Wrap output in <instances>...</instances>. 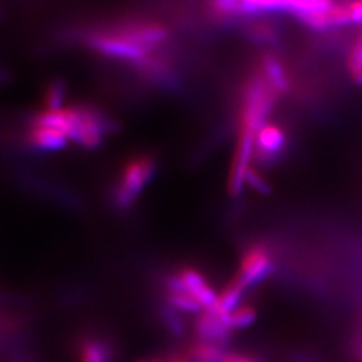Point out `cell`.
<instances>
[{"mask_svg": "<svg viewBox=\"0 0 362 362\" xmlns=\"http://www.w3.org/2000/svg\"><path fill=\"white\" fill-rule=\"evenodd\" d=\"M177 275L185 291L189 293L204 310L214 309L216 306L219 294H216V291L209 286L206 276L202 272L192 267H185L177 272Z\"/></svg>", "mask_w": 362, "mask_h": 362, "instance_id": "30bf717a", "label": "cell"}, {"mask_svg": "<svg viewBox=\"0 0 362 362\" xmlns=\"http://www.w3.org/2000/svg\"><path fill=\"white\" fill-rule=\"evenodd\" d=\"M167 300L175 310L196 314L204 310L202 305L187 291H167Z\"/></svg>", "mask_w": 362, "mask_h": 362, "instance_id": "9a60e30c", "label": "cell"}, {"mask_svg": "<svg viewBox=\"0 0 362 362\" xmlns=\"http://www.w3.org/2000/svg\"><path fill=\"white\" fill-rule=\"evenodd\" d=\"M246 182L259 194H270V191H272L270 184L260 175V172L255 168H250V170H248Z\"/></svg>", "mask_w": 362, "mask_h": 362, "instance_id": "d6986e66", "label": "cell"}, {"mask_svg": "<svg viewBox=\"0 0 362 362\" xmlns=\"http://www.w3.org/2000/svg\"><path fill=\"white\" fill-rule=\"evenodd\" d=\"M221 362H259L258 358L251 357V356H245V354H238V353H228L223 358Z\"/></svg>", "mask_w": 362, "mask_h": 362, "instance_id": "7402d4cb", "label": "cell"}, {"mask_svg": "<svg viewBox=\"0 0 362 362\" xmlns=\"http://www.w3.org/2000/svg\"><path fill=\"white\" fill-rule=\"evenodd\" d=\"M255 137L257 134L250 130L240 129L239 141L233 156V165L228 176V192L231 196H239L246 184L248 170L251 168L250 163L255 151Z\"/></svg>", "mask_w": 362, "mask_h": 362, "instance_id": "8992f818", "label": "cell"}, {"mask_svg": "<svg viewBox=\"0 0 362 362\" xmlns=\"http://www.w3.org/2000/svg\"><path fill=\"white\" fill-rule=\"evenodd\" d=\"M82 42L93 52L132 65L141 76L168 83L172 67L161 49L169 39L168 30L153 21L132 18L79 33Z\"/></svg>", "mask_w": 362, "mask_h": 362, "instance_id": "6da1fadb", "label": "cell"}, {"mask_svg": "<svg viewBox=\"0 0 362 362\" xmlns=\"http://www.w3.org/2000/svg\"><path fill=\"white\" fill-rule=\"evenodd\" d=\"M274 272L272 250L262 243L248 247L243 254L235 278L246 288L267 279Z\"/></svg>", "mask_w": 362, "mask_h": 362, "instance_id": "5b68a950", "label": "cell"}, {"mask_svg": "<svg viewBox=\"0 0 362 362\" xmlns=\"http://www.w3.org/2000/svg\"><path fill=\"white\" fill-rule=\"evenodd\" d=\"M285 145L284 130L275 125L264 124L255 137L254 157L262 164H272L284 152Z\"/></svg>", "mask_w": 362, "mask_h": 362, "instance_id": "9c48e42d", "label": "cell"}, {"mask_svg": "<svg viewBox=\"0 0 362 362\" xmlns=\"http://www.w3.org/2000/svg\"><path fill=\"white\" fill-rule=\"evenodd\" d=\"M25 141L28 146L37 151L52 152L62 149L69 140L61 130L31 117V119L27 122Z\"/></svg>", "mask_w": 362, "mask_h": 362, "instance_id": "ba28073f", "label": "cell"}, {"mask_svg": "<svg viewBox=\"0 0 362 362\" xmlns=\"http://www.w3.org/2000/svg\"><path fill=\"white\" fill-rule=\"evenodd\" d=\"M258 313L252 306H240L231 314H228V324L233 330L236 329H245L257 321Z\"/></svg>", "mask_w": 362, "mask_h": 362, "instance_id": "e0dca14e", "label": "cell"}, {"mask_svg": "<svg viewBox=\"0 0 362 362\" xmlns=\"http://www.w3.org/2000/svg\"><path fill=\"white\" fill-rule=\"evenodd\" d=\"M156 172V161L152 156L132 157L121 169V175L113 188V202L118 208H129L152 180Z\"/></svg>", "mask_w": 362, "mask_h": 362, "instance_id": "277c9868", "label": "cell"}, {"mask_svg": "<svg viewBox=\"0 0 362 362\" xmlns=\"http://www.w3.org/2000/svg\"><path fill=\"white\" fill-rule=\"evenodd\" d=\"M79 362H110V349L98 338H88L79 346Z\"/></svg>", "mask_w": 362, "mask_h": 362, "instance_id": "4fadbf2b", "label": "cell"}, {"mask_svg": "<svg viewBox=\"0 0 362 362\" xmlns=\"http://www.w3.org/2000/svg\"><path fill=\"white\" fill-rule=\"evenodd\" d=\"M185 353L192 362H221L227 354L223 346L203 341H197Z\"/></svg>", "mask_w": 362, "mask_h": 362, "instance_id": "5bb4252c", "label": "cell"}, {"mask_svg": "<svg viewBox=\"0 0 362 362\" xmlns=\"http://www.w3.org/2000/svg\"><path fill=\"white\" fill-rule=\"evenodd\" d=\"M247 34L260 45H275L278 42L276 30L267 22H251L247 28Z\"/></svg>", "mask_w": 362, "mask_h": 362, "instance_id": "2e32d148", "label": "cell"}, {"mask_svg": "<svg viewBox=\"0 0 362 362\" xmlns=\"http://www.w3.org/2000/svg\"><path fill=\"white\" fill-rule=\"evenodd\" d=\"M194 332L199 341L221 346L228 341L233 329L228 324V314H221L216 309H208L197 315Z\"/></svg>", "mask_w": 362, "mask_h": 362, "instance_id": "52a82bcc", "label": "cell"}, {"mask_svg": "<svg viewBox=\"0 0 362 362\" xmlns=\"http://www.w3.org/2000/svg\"><path fill=\"white\" fill-rule=\"evenodd\" d=\"M357 357H358L360 361L362 362V344H360V346H358V349H357Z\"/></svg>", "mask_w": 362, "mask_h": 362, "instance_id": "cb8c5ba5", "label": "cell"}, {"mask_svg": "<svg viewBox=\"0 0 362 362\" xmlns=\"http://www.w3.org/2000/svg\"><path fill=\"white\" fill-rule=\"evenodd\" d=\"M139 362H160L158 360H151V361H148V360H143V361H139Z\"/></svg>", "mask_w": 362, "mask_h": 362, "instance_id": "d4e9b609", "label": "cell"}, {"mask_svg": "<svg viewBox=\"0 0 362 362\" xmlns=\"http://www.w3.org/2000/svg\"><path fill=\"white\" fill-rule=\"evenodd\" d=\"M260 73L276 94H286L290 90V78L281 61L272 55H266L260 62Z\"/></svg>", "mask_w": 362, "mask_h": 362, "instance_id": "8fae6325", "label": "cell"}, {"mask_svg": "<svg viewBox=\"0 0 362 362\" xmlns=\"http://www.w3.org/2000/svg\"><path fill=\"white\" fill-rule=\"evenodd\" d=\"M246 291V287L242 285L236 278H233L231 282L223 288L218 298V303L214 309L221 313V314H231L233 310L239 308V303L243 298Z\"/></svg>", "mask_w": 362, "mask_h": 362, "instance_id": "7c38bea8", "label": "cell"}, {"mask_svg": "<svg viewBox=\"0 0 362 362\" xmlns=\"http://www.w3.org/2000/svg\"><path fill=\"white\" fill-rule=\"evenodd\" d=\"M160 362H192L191 358L187 356V353L184 354H173V356H169L164 360H158Z\"/></svg>", "mask_w": 362, "mask_h": 362, "instance_id": "603a6c76", "label": "cell"}, {"mask_svg": "<svg viewBox=\"0 0 362 362\" xmlns=\"http://www.w3.org/2000/svg\"><path fill=\"white\" fill-rule=\"evenodd\" d=\"M350 76L356 83L362 85V35L353 45L348 58Z\"/></svg>", "mask_w": 362, "mask_h": 362, "instance_id": "ac0fdd59", "label": "cell"}, {"mask_svg": "<svg viewBox=\"0 0 362 362\" xmlns=\"http://www.w3.org/2000/svg\"><path fill=\"white\" fill-rule=\"evenodd\" d=\"M346 6H348L351 23L362 25V0H351Z\"/></svg>", "mask_w": 362, "mask_h": 362, "instance_id": "ffe728a7", "label": "cell"}, {"mask_svg": "<svg viewBox=\"0 0 362 362\" xmlns=\"http://www.w3.org/2000/svg\"><path fill=\"white\" fill-rule=\"evenodd\" d=\"M167 324H168L169 327L172 329V332L175 334L182 333L184 326H182V322H181V320L179 318V315H177V313L175 311V309L167 311Z\"/></svg>", "mask_w": 362, "mask_h": 362, "instance_id": "44dd1931", "label": "cell"}, {"mask_svg": "<svg viewBox=\"0 0 362 362\" xmlns=\"http://www.w3.org/2000/svg\"><path fill=\"white\" fill-rule=\"evenodd\" d=\"M62 129L69 141L95 148L112 130L110 119L89 105H76L61 110Z\"/></svg>", "mask_w": 362, "mask_h": 362, "instance_id": "7a4b0ae2", "label": "cell"}, {"mask_svg": "<svg viewBox=\"0 0 362 362\" xmlns=\"http://www.w3.org/2000/svg\"><path fill=\"white\" fill-rule=\"evenodd\" d=\"M276 95L278 94L272 90L260 71L250 78L243 90L240 129L250 130L257 134L272 113Z\"/></svg>", "mask_w": 362, "mask_h": 362, "instance_id": "3957f363", "label": "cell"}]
</instances>
